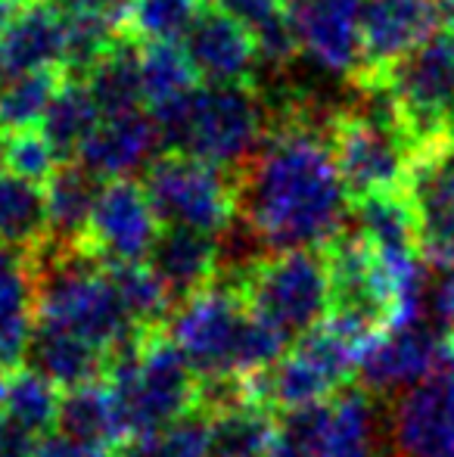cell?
Returning <instances> with one entry per match:
<instances>
[{"instance_id":"35","label":"cell","mask_w":454,"mask_h":457,"mask_svg":"<svg viewBox=\"0 0 454 457\" xmlns=\"http://www.w3.org/2000/svg\"><path fill=\"white\" fill-rule=\"evenodd\" d=\"M137 457H212V429L206 411H190L159 433L134 442Z\"/></svg>"},{"instance_id":"24","label":"cell","mask_w":454,"mask_h":457,"mask_svg":"<svg viewBox=\"0 0 454 457\" xmlns=\"http://www.w3.org/2000/svg\"><path fill=\"white\" fill-rule=\"evenodd\" d=\"M47 237V196L41 184L0 165V246L37 253Z\"/></svg>"},{"instance_id":"25","label":"cell","mask_w":454,"mask_h":457,"mask_svg":"<svg viewBox=\"0 0 454 457\" xmlns=\"http://www.w3.org/2000/svg\"><path fill=\"white\" fill-rule=\"evenodd\" d=\"M140 47L144 44L125 31L115 41V47L97 66L91 69L87 79H81L87 85V91L97 100L103 115H119V112H137L146 109L144 103V79H140Z\"/></svg>"},{"instance_id":"22","label":"cell","mask_w":454,"mask_h":457,"mask_svg":"<svg viewBox=\"0 0 454 457\" xmlns=\"http://www.w3.org/2000/svg\"><path fill=\"white\" fill-rule=\"evenodd\" d=\"M25 367L47 377L56 389L69 392V389H78V386H91L106 379L110 358L94 349V345H87L85 339L37 320Z\"/></svg>"},{"instance_id":"26","label":"cell","mask_w":454,"mask_h":457,"mask_svg":"<svg viewBox=\"0 0 454 457\" xmlns=\"http://www.w3.org/2000/svg\"><path fill=\"white\" fill-rule=\"evenodd\" d=\"M274 411L252 392L209 414L212 457H268L274 439Z\"/></svg>"},{"instance_id":"47","label":"cell","mask_w":454,"mask_h":457,"mask_svg":"<svg viewBox=\"0 0 454 457\" xmlns=\"http://www.w3.org/2000/svg\"><path fill=\"white\" fill-rule=\"evenodd\" d=\"M449 457H454V454H449Z\"/></svg>"},{"instance_id":"43","label":"cell","mask_w":454,"mask_h":457,"mask_svg":"<svg viewBox=\"0 0 454 457\" xmlns=\"http://www.w3.org/2000/svg\"><path fill=\"white\" fill-rule=\"evenodd\" d=\"M112 457H137V452H134V448H128V452L125 448H119V452H112Z\"/></svg>"},{"instance_id":"48","label":"cell","mask_w":454,"mask_h":457,"mask_svg":"<svg viewBox=\"0 0 454 457\" xmlns=\"http://www.w3.org/2000/svg\"><path fill=\"white\" fill-rule=\"evenodd\" d=\"M19 4H22V0H19Z\"/></svg>"},{"instance_id":"7","label":"cell","mask_w":454,"mask_h":457,"mask_svg":"<svg viewBox=\"0 0 454 457\" xmlns=\"http://www.w3.org/2000/svg\"><path fill=\"white\" fill-rule=\"evenodd\" d=\"M361 345L334 324L296 339L284 358L249 383L252 398L271 411H296L330 402L358 379Z\"/></svg>"},{"instance_id":"34","label":"cell","mask_w":454,"mask_h":457,"mask_svg":"<svg viewBox=\"0 0 454 457\" xmlns=\"http://www.w3.org/2000/svg\"><path fill=\"white\" fill-rule=\"evenodd\" d=\"M196 16L200 0H134L128 12V31L137 41L177 44Z\"/></svg>"},{"instance_id":"27","label":"cell","mask_w":454,"mask_h":457,"mask_svg":"<svg viewBox=\"0 0 454 457\" xmlns=\"http://www.w3.org/2000/svg\"><path fill=\"white\" fill-rule=\"evenodd\" d=\"M56 429L75 436V439L103 445V448H110V452H119V445L128 439L106 379L62 392Z\"/></svg>"},{"instance_id":"21","label":"cell","mask_w":454,"mask_h":457,"mask_svg":"<svg viewBox=\"0 0 454 457\" xmlns=\"http://www.w3.org/2000/svg\"><path fill=\"white\" fill-rule=\"evenodd\" d=\"M103 193V178L94 175L81 162H60V169L44 184L47 196V230L50 243L60 246H81L91 228L94 209Z\"/></svg>"},{"instance_id":"36","label":"cell","mask_w":454,"mask_h":457,"mask_svg":"<svg viewBox=\"0 0 454 457\" xmlns=\"http://www.w3.org/2000/svg\"><path fill=\"white\" fill-rule=\"evenodd\" d=\"M0 165L16 171L25 181L47 184L50 175L60 169V159H56L54 146L47 144L41 131H19L6 134L4 144H0Z\"/></svg>"},{"instance_id":"3","label":"cell","mask_w":454,"mask_h":457,"mask_svg":"<svg viewBox=\"0 0 454 457\" xmlns=\"http://www.w3.org/2000/svg\"><path fill=\"white\" fill-rule=\"evenodd\" d=\"M37 320L85 339L106 358L144 339L128 314L112 271L85 246L44 243L35 253Z\"/></svg>"},{"instance_id":"20","label":"cell","mask_w":454,"mask_h":457,"mask_svg":"<svg viewBox=\"0 0 454 457\" xmlns=\"http://www.w3.org/2000/svg\"><path fill=\"white\" fill-rule=\"evenodd\" d=\"M146 265L162 280L175 305H181L219 280V237L187 228H162Z\"/></svg>"},{"instance_id":"23","label":"cell","mask_w":454,"mask_h":457,"mask_svg":"<svg viewBox=\"0 0 454 457\" xmlns=\"http://www.w3.org/2000/svg\"><path fill=\"white\" fill-rule=\"evenodd\" d=\"M100 119H103V112H100L97 100L91 96L85 81L62 79L60 91L50 100L41 119V134L54 146L60 162H78L81 150L97 131Z\"/></svg>"},{"instance_id":"10","label":"cell","mask_w":454,"mask_h":457,"mask_svg":"<svg viewBox=\"0 0 454 457\" xmlns=\"http://www.w3.org/2000/svg\"><path fill=\"white\" fill-rule=\"evenodd\" d=\"M389 445L395 457L454 454V333L445 330L436 367L395 395L389 408Z\"/></svg>"},{"instance_id":"30","label":"cell","mask_w":454,"mask_h":457,"mask_svg":"<svg viewBox=\"0 0 454 457\" xmlns=\"http://www.w3.org/2000/svg\"><path fill=\"white\" fill-rule=\"evenodd\" d=\"M60 402L62 389H56L47 377H41L31 367H19V370H12L6 377L4 417L22 433L35 436V439H44V436L56 429Z\"/></svg>"},{"instance_id":"31","label":"cell","mask_w":454,"mask_h":457,"mask_svg":"<svg viewBox=\"0 0 454 457\" xmlns=\"http://www.w3.org/2000/svg\"><path fill=\"white\" fill-rule=\"evenodd\" d=\"M62 79H66L62 72H31L0 81V131L4 137L19 131H35L50 100L60 91Z\"/></svg>"},{"instance_id":"41","label":"cell","mask_w":454,"mask_h":457,"mask_svg":"<svg viewBox=\"0 0 454 457\" xmlns=\"http://www.w3.org/2000/svg\"><path fill=\"white\" fill-rule=\"evenodd\" d=\"M16 4L19 0H0V37H4L6 25H10L12 12H16Z\"/></svg>"},{"instance_id":"19","label":"cell","mask_w":454,"mask_h":457,"mask_svg":"<svg viewBox=\"0 0 454 457\" xmlns=\"http://www.w3.org/2000/svg\"><path fill=\"white\" fill-rule=\"evenodd\" d=\"M35 324V253L0 246V373L25 367Z\"/></svg>"},{"instance_id":"17","label":"cell","mask_w":454,"mask_h":457,"mask_svg":"<svg viewBox=\"0 0 454 457\" xmlns=\"http://www.w3.org/2000/svg\"><path fill=\"white\" fill-rule=\"evenodd\" d=\"M66 69V10L56 0H22L0 37V81Z\"/></svg>"},{"instance_id":"42","label":"cell","mask_w":454,"mask_h":457,"mask_svg":"<svg viewBox=\"0 0 454 457\" xmlns=\"http://www.w3.org/2000/svg\"><path fill=\"white\" fill-rule=\"evenodd\" d=\"M6 377L10 373H0V417H4V402H6Z\"/></svg>"},{"instance_id":"11","label":"cell","mask_w":454,"mask_h":457,"mask_svg":"<svg viewBox=\"0 0 454 457\" xmlns=\"http://www.w3.org/2000/svg\"><path fill=\"white\" fill-rule=\"evenodd\" d=\"M159 234L162 221L146 196V187L137 181H110L103 184L81 246L106 268L146 265Z\"/></svg>"},{"instance_id":"15","label":"cell","mask_w":454,"mask_h":457,"mask_svg":"<svg viewBox=\"0 0 454 457\" xmlns=\"http://www.w3.org/2000/svg\"><path fill=\"white\" fill-rule=\"evenodd\" d=\"M442 345L445 333H439L424 318L389 327L361 349L358 386H364L370 395H401L436 367Z\"/></svg>"},{"instance_id":"38","label":"cell","mask_w":454,"mask_h":457,"mask_svg":"<svg viewBox=\"0 0 454 457\" xmlns=\"http://www.w3.org/2000/svg\"><path fill=\"white\" fill-rule=\"evenodd\" d=\"M37 442L41 439L22 433L6 417H0V457H37Z\"/></svg>"},{"instance_id":"28","label":"cell","mask_w":454,"mask_h":457,"mask_svg":"<svg viewBox=\"0 0 454 457\" xmlns=\"http://www.w3.org/2000/svg\"><path fill=\"white\" fill-rule=\"evenodd\" d=\"M221 6L252 35L259 56L274 75H284L299 47L286 16V0H221Z\"/></svg>"},{"instance_id":"18","label":"cell","mask_w":454,"mask_h":457,"mask_svg":"<svg viewBox=\"0 0 454 457\" xmlns=\"http://www.w3.org/2000/svg\"><path fill=\"white\" fill-rule=\"evenodd\" d=\"M159 146H162V137L146 109L103 115L97 131L81 150L78 162L103 181H131V175L156 162Z\"/></svg>"},{"instance_id":"39","label":"cell","mask_w":454,"mask_h":457,"mask_svg":"<svg viewBox=\"0 0 454 457\" xmlns=\"http://www.w3.org/2000/svg\"><path fill=\"white\" fill-rule=\"evenodd\" d=\"M62 10H97L106 12V16L119 19L121 25L128 29V12H131L134 0H56Z\"/></svg>"},{"instance_id":"33","label":"cell","mask_w":454,"mask_h":457,"mask_svg":"<svg viewBox=\"0 0 454 457\" xmlns=\"http://www.w3.org/2000/svg\"><path fill=\"white\" fill-rule=\"evenodd\" d=\"M268 457H330V402L280 411Z\"/></svg>"},{"instance_id":"44","label":"cell","mask_w":454,"mask_h":457,"mask_svg":"<svg viewBox=\"0 0 454 457\" xmlns=\"http://www.w3.org/2000/svg\"><path fill=\"white\" fill-rule=\"evenodd\" d=\"M433 4H436V6H439V10H445V6H451V4H454V0H433Z\"/></svg>"},{"instance_id":"12","label":"cell","mask_w":454,"mask_h":457,"mask_svg":"<svg viewBox=\"0 0 454 457\" xmlns=\"http://www.w3.org/2000/svg\"><path fill=\"white\" fill-rule=\"evenodd\" d=\"M408 203L417 224L420 259L433 268H454V137L414 153Z\"/></svg>"},{"instance_id":"2","label":"cell","mask_w":454,"mask_h":457,"mask_svg":"<svg viewBox=\"0 0 454 457\" xmlns=\"http://www.w3.org/2000/svg\"><path fill=\"white\" fill-rule=\"evenodd\" d=\"M165 333L194 367L200 383H252L293 345L225 283L181 302L165 324Z\"/></svg>"},{"instance_id":"9","label":"cell","mask_w":454,"mask_h":457,"mask_svg":"<svg viewBox=\"0 0 454 457\" xmlns=\"http://www.w3.org/2000/svg\"><path fill=\"white\" fill-rule=\"evenodd\" d=\"M411 150L454 137V37L442 29L386 75Z\"/></svg>"},{"instance_id":"32","label":"cell","mask_w":454,"mask_h":457,"mask_svg":"<svg viewBox=\"0 0 454 457\" xmlns=\"http://www.w3.org/2000/svg\"><path fill=\"white\" fill-rule=\"evenodd\" d=\"M112 280L119 287V295L125 302L128 314L137 324L140 333H156L169 324V318L175 314V299L169 295V289L162 287L156 274L150 271V265H128V268H110Z\"/></svg>"},{"instance_id":"6","label":"cell","mask_w":454,"mask_h":457,"mask_svg":"<svg viewBox=\"0 0 454 457\" xmlns=\"http://www.w3.org/2000/svg\"><path fill=\"white\" fill-rule=\"evenodd\" d=\"M236 293L290 343L327 324L334 287L324 253H274L249 271Z\"/></svg>"},{"instance_id":"5","label":"cell","mask_w":454,"mask_h":457,"mask_svg":"<svg viewBox=\"0 0 454 457\" xmlns=\"http://www.w3.org/2000/svg\"><path fill=\"white\" fill-rule=\"evenodd\" d=\"M106 386L128 439H144L196 411L200 377L165 330L146 333L110 361Z\"/></svg>"},{"instance_id":"45","label":"cell","mask_w":454,"mask_h":457,"mask_svg":"<svg viewBox=\"0 0 454 457\" xmlns=\"http://www.w3.org/2000/svg\"><path fill=\"white\" fill-rule=\"evenodd\" d=\"M0 144H4V131H0Z\"/></svg>"},{"instance_id":"8","label":"cell","mask_w":454,"mask_h":457,"mask_svg":"<svg viewBox=\"0 0 454 457\" xmlns=\"http://www.w3.org/2000/svg\"><path fill=\"white\" fill-rule=\"evenodd\" d=\"M146 196L162 228L221 237L236 221V175L184 153H162L146 169Z\"/></svg>"},{"instance_id":"4","label":"cell","mask_w":454,"mask_h":457,"mask_svg":"<svg viewBox=\"0 0 454 457\" xmlns=\"http://www.w3.org/2000/svg\"><path fill=\"white\" fill-rule=\"evenodd\" d=\"M165 153L240 171L271 134V109L259 85H206L177 106L153 115Z\"/></svg>"},{"instance_id":"37","label":"cell","mask_w":454,"mask_h":457,"mask_svg":"<svg viewBox=\"0 0 454 457\" xmlns=\"http://www.w3.org/2000/svg\"><path fill=\"white\" fill-rule=\"evenodd\" d=\"M37 457H112V452L103 445H94V442L75 439V436L54 429V433H47L37 442Z\"/></svg>"},{"instance_id":"14","label":"cell","mask_w":454,"mask_h":457,"mask_svg":"<svg viewBox=\"0 0 454 457\" xmlns=\"http://www.w3.org/2000/svg\"><path fill=\"white\" fill-rule=\"evenodd\" d=\"M442 29L433 0H364L361 72L351 85L383 81L395 62L430 41Z\"/></svg>"},{"instance_id":"46","label":"cell","mask_w":454,"mask_h":457,"mask_svg":"<svg viewBox=\"0 0 454 457\" xmlns=\"http://www.w3.org/2000/svg\"><path fill=\"white\" fill-rule=\"evenodd\" d=\"M206 4H219V0H206Z\"/></svg>"},{"instance_id":"16","label":"cell","mask_w":454,"mask_h":457,"mask_svg":"<svg viewBox=\"0 0 454 457\" xmlns=\"http://www.w3.org/2000/svg\"><path fill=\"white\" fill-rule=\"evenodd\" d=\"M181 47L196 79L206 85H259V47L225 6L200 10L187 35L181 37Z\"/></svg>"},{"instance_id":"40","label":"cell","mask_w":454,"mask_h":457,"mask_svg":"<svg viewBox=\"0 0 454 457\" xmlns=\"http://www.w3.org/2000/svg\"><path fill=\"white\" fill-rule=\"evenodd\" d=\"M436 312L442 318V324L449 327V333H454V268L445 271L436 287Z\"/></svg>"},{"instance_id":"13","label":"cell","mask_w":454,"mask_h":457,"mask_svg":"<svg viewBox=\"0 0 454 457\" xmlns=\"http://www.w3.org/2000/svg\"><path fill=\"white\" fill-rule=\"evenodd\" d=\"M286 16L299 54L330 79H358L364 0H286Z\"/></svg>"},{"instance_id":"1","label":"cell","mask_w":454,"mask_h":457,"mask_svg":"<svg viewBox=\"0 0 454 457\" xmlns=\"http://www.w3.org/2000/svg\"><path fill=\"white\" fill-rule=\"evenodd\" d=\"M355 212L334 159L327 128L274 125L265 146L236 171V221L274 253H324L349 230Z\"/></svg>"},{"instance_id":"29","label":"cell","mask_w":454,"mask_h":457,"mask_svg":"<svg viewBox=\"0 0 454 457\" xmlns=\"http://www.w3.org/2000/svg\"><path fill=\"white\" fill-rule=\"evenodd\" d=\"M140 79H144L146 112L156 115L184 103L196 91V72L177 44L140 41Z\"/></svg>"}]
</instances>
